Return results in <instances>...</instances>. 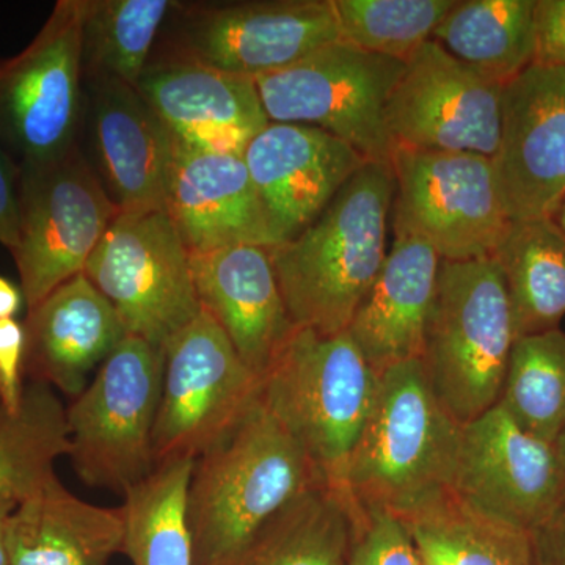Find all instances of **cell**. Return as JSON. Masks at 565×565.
<instances>
[{
	"mask_svg": "<svg viewBox=\"0 0 565 565\" xmlns=\"http://www.w3.org/2000/svg\"><path fill=\"white\" fill-rule=\"evenodd\" d=\"M396 180L366 162L299 236L269 247L297 329L345 332L385 262Z\"/></svg>",
	"mask_w": 565,
	"mask_h": 565,
	"instance_id": "6da1fadb",
	"label": "cell"
},
{
	"mask_svg": "<svg viewBox=\"0 0 565 565\" xmlns=\"http://www.w3.org/2000/svg\"><path fill=\"white\" fill-rule=\"evenodd\" d=\"M321 481L259 393L193 463L188 490L193 565H233L278 511Z\"/></svg>",
	"mask_w": 565,
	"mask_h": 565,
	"instance_id": "7a4b0ae2",
	"label": "cell"
},
{
	"mask_svg": "<svg viewBox=\"0 0 565 565\" xmlns=\"http://www.w3.org/2000/svg\"><path fill=\"white\" fill-rule=\"evenodd\" d=\"M462 424L430 388L422 360L379 375L371 414L343 479L352 501L405 516L451 493Z\"/></svg>",
	"mask_w": 565,
	"mask_h": 565,
	"instance_id": "3957f363",
	"label": "cell"
},
{
	"mask_svg": "<svg viewBox=\"0 0 565 565\" xmlns=\"http://www.w3.org/2000/svg\"><path fill=\"white\" fill-rule=\"evenodd\" d=\"M377 384L348 332L297 329L264 374L262 399L323 481L343 489Z\"/></svg>",
	"mask_w": 565,
	"mask_h": 565,
	"instance_id": "277c9868",
	"label": "cell"
},
{
	"mask_svg": "<svg viewBox=\"0 0 565 565\" xmlns=\"http://www.w3.org/2000/svg\"><path fill=\"white\" fill-rule=\"evenodd\" d=\"M514 343L494 259L441 262L422 363L435 397L457 423L475 422L500 403Z\"/></svg>",
	"mask_w": 565,
	"mask_h": 565,
	"instance_id": "5b68a950",
	"label": "cell"
},
{
	"mask_svg": "<svg viewBox=\"0 0 565 565\" xmlns=\"http://www.w3.org/2000/svg\"><path fill=\"white\" fill-rule=\"evenodd\" d=\"M163 351L126 334L66 408L68 459L85 486L125 497L154 470Z\"/></svg>",
	"mask_w": 565,
	"mask_h": 565,
	"instance_id": "8992f818",
	"label": "cell"
},
{
	"mask_svg": "<svg viewBox=\"0 0 565 565\" xmlns=\"http://www.w3.org/2000/svg\"><path fill=\"white\" fill-rule=\"evenodd\" d=\"M404 66L340 40L255 84L270 122L313 126L366 161L392 163L386 104Z\"/></svg>",
	"mask_w": 565,
	"mask_h": 565,
	"instance_id": "52a82bcc",
	"label": "cell"
},
{
	"mask_svg": "<svg viewBox=\"0 0 565 565\" xmlns=\"http://www.w3.org/2000/svg\"><path fill=\"white\" fill-rule=\"evenodd\" d=\"M84 0H58L20 54L0 58V148L18 166L79 145L85 87Z\"/></svg>",
	"mask_w": 565,
	"mask_h": 565,
	"instance_id": "ba28073f",
	"label": "cell"
},
{
	"mask_svg": "<svg viewBox=\"0 0 565 565\" xmlns=\"http://www.w3.org/2000/svg\"><path fill=\"white\" fill-rule=\"evenodd\" d=\"M20 226L11 253L28 310L84 273L120 215L81 145L51 161L20 166Z\"/></svg>",
	"mask_w": 565,
	"mask_h": 565,
	"instance_id": "9c48e42d",
	"label": "cell"
},
{
	"mask_svg": "<svg viewBox=\"0 0 565 565\" xmlns=\"http://www.w3.org/2000/svg\"><path fill=\"white\" fill-rule=\"evenodd\" d=\"M82 274L109 300L126 334L161 351L202 313L191 253L167 211L118 215Z\"/></svg>",
	"mask_w": 565,
	"mask_h": 565,
	"instance_id": "30bf717a",
	"label": "cell"
},
{
	"mask_svg": "<svg viewBox=\"0 0 565 565\" xmlns=\"http://www.w3.org/2000/svg\"><path fill=\"white\" fill-rule=\"evenodd\" d=\"M393 230L422 237L441 262L492 258L511 218L492 159L478 152L396 147Z\"/></svg>",
	"mask_w": 565,
	"mask_h": 565,
	"instance_id": "8fae6325",
	"label": "cell"
},
{
	"mask_svg": "<svg viewBox=\"0 0 565 565\" xmlns=\"http://www.w3.org/2000/svg\"><path fill=\"white\" fill-rule=\"evenodd\" d=\"M163 356L161 403L152 434L154 467L199 459L262 393V379L204 310L170 341Z\"/></svg>",
	"mask_w": 565,
	"mask_h": 565,
	"instance_id": "7c38bea8",
	"label": "cell"
},
{
	"mask_svg": "<svg viewBox=\"0 0 565 565\" xmlns=\"http://www.w3.org/2000/svg\"><path fill=\"white\" fill-rule=\"evenodd\" d=\"M340 40L333 0L210 3L185 10L173 54L255 81Z\"/></svg>",
	"mask_w": 565,
	"mask_h": 565,
	"instance_id": "4fadbf2b",
	"label": "cell"
},
{
	"mask_svg": "<svg viewBox=\"0 0 565 565\" xmlns=\"http://www.w3.org/2000/svg\"><path fill=\"white\" fill-rule=\"evenodd\" d=\"M564 492L552 445L520 429L500 404L463 424L451 493L468 511L530 537Z\"/></svg>",
	"mask_w": 565,
	"mask_h": 565,
	"instance_id": "5bb4252c",
	"label": "cell"
},
{
	"mask_svg": "<svg viewBox=\"0 0 565 565\" xmlns=\"http://www.w3.org/2000/svg\"><path fill=\"white\" fill-rule=\"evenodd\" d=\"M504 85L486 79L429 40L405 61L386 104L396 147L478 152L492 159Z\"/></svg>",
	"mask_w": 565,
	"mask_h": 565,
	"instance_id": "9a60e30c",
	"label": "cell"
},
{
	"mask_svg": "<svg viewBox=\"0 0 565 565\" xmlns=\"http://www.w3.org/2000/svg\"><path fill=\"white\" fill-rule=\"evenodd\" d=\"M498 191L515 221L556 218L565 202V68L535 62L504 85Z\"/></svg>",
	"mask_w": 565,
	"mask_h": 565,
	"instance_id": "2e32d148",
	"label": "cell"
},
{
	"mask_svg": "<svg viewBox=\"0 0 565 565\" xmlns=\"http://www.w3.org/2000/svg\"><path fill=\"white\" fill-rule=\"evenodd\" d=\"M82 129L93 172L120 214L166 211L177 145L137 87L84 79ZM81 129V131H82Z\"/></svg>",
	"mask_w": 565,
	"mask_h": 565,
	"instance_id": "e0dca14e",
	"label": "cell"
},
{
	"mask_svg": "<svg viewBox=\"0 0 565 565\" xmlns=\"http://www.w3.org/2000/svg\"><path fill=\"white\" fill-rule=\"evenodd\" d=\"M274 245L305 232L345 182L370 162L313 126L269 122L244 152Z\"/></svg>",
	"mask_w": 565,
	"mask_h": 565,
	"instance_id": "ac0fdd59",
	"label": "cell"
},
{
	"mask_svg": "<svg viewBox=\"0 0 565 565\" xmlns=\"http://www.w3.org/2000/svg\"><path fill=\"white\" fill-rule=\"evenodd\" d=\"M137 90L189 150L244 156L270 122L255 81L181 55L148 63Z\"/></svg>",
	"mask_w": 565,
	"mask_h": 565,
	"instance_id": "d6986e66",
	"label": "cell"
},
{
	"mask_svg": "<svg viewBox=\"0 0 565 565\" xmlns=\"http://www.w3.org/2000/svg\"><path fill=\"white\" fill-rule=\"evenodd\" d=\"M191 264L202 310L222 327L243 362L263 381L297 330L269 247L233 245L191 255Z\"/></svg>",
	"mask_w": 565,
	"mask_h": 565,
	"instance_id": "ffe728a7",
	"label": "cell"
},
{
	"mask_svg": "<svg viewBox=\"0 0 565 565\" xmlns=\"http://www.w3.org/2000/svg\"><path fill=\"white\" fill-rule=\"evenodd\" d=\"M24 375L65 396H79L122 338L117 311L84 274L28 310Z\"/></svg>",
	"mask_w": 565,
	"mask_h": 565,
	"instance_id": "44dd1931",
	"label": "cell"
},
{
	"mask_svg": "<svg viewBox=\"0 0 565 565\" xmlns=\"http://www.w3.org/2000/svg\"><path fill=\"white\" fill-rule=\"evenodd\" d=\"M166 211L191 255L243 244L274 247L243 156L177 145Z\"/></svg>",
	"mask_w": 565,
	"mask_h": 565,
	"instance_id": "7402d4cb",
	"label": "cell"
},
{
	"mask_svg": "<svg viewBox=\"0 0 565 565\" xmlns=\"http://www.w3.org/2000/svg\"><path fill=\"white\" fill-rule=\"evenodd\" d=\"M393 233L381 273L345 330L377 375L422 360L441 266L438 253L422 237Z\"/></svg>",
	"mask_w": 565,
	"mask_h": 565,
	"instance_id": "603a6c76",
	"label": "cell"
},
{
	"mask_svg": "<svg viewBox=\"0 0 565 565\" xmlns=\"http://www.w3.org/2000/svg\"><path fill=\"white\" fill-rule=\"evenodd\" d=\"M121 545L120 508L81 500L57 475L18 503L7 527L10 565H109Z\"/></svg>",
	"mask_w": 565,
	"mask_h": 565,
	"instance_id": "cb8c5ba5",
	"label": "cell"
},
{
	"mask_svg": "<svg viewBox=\"0 0 565 565\" xmlns=\"http://www.w3.org/2000/svg\"><path fill=\"white\" fill-rule=\"evenodd\" d=\"M492 258L503 274L515 340L559 329L565 316V233L556 218L511 221Z\"/></svg>",
	"mask_w": 565,
	"mask_h": 565,
	"instance_id": "d4e9b609",
	"label": "cell"
},
{
	"mask_svg": "<svg viewBox=\"0 0 565 565\" xmlns=\"http://www.w3.org/2000/svg\"><path fill=\"white\" fill-rule=\"evenodd\" d=\"M352 533L353 501L321 481L278 511L233 565H345Z\"/></svg>",
	"mask_w": 565,
	"mask_h": 565,
	"instance_id": "484cf974",
	"label": "cell"
},
{
	"mask_svg": "<svg viewBox=\"0 0 565 565\" xmlns=\"http://www.w3.org/2000/svg\"><path fill=\"white\" fill-rule=\"evenodd\" d=\"M535 3L456 0L433 40L486 79L509 84L537 57Z\"/></svg>",
	"mask_w": 565,
	"mask_h": 565,
	"instance_id": "4316f807",
	"label": "cell"
},
{
	"mask_svg": "<svg viewBox=\"0 0 565 565\" xmlns=\"http://www.w3.org/2000/svg\"><path fill=\"white\" fill-rule=\"evenodd\" d=\"M195 460L158 465L122 497L121 555L132 565H193L188 490Z\"/></svg>",
	"mask_w": 565,
	"mask_h": 565,
	"instance_id": "83f0119b",
	"label": "cell"
},
{
	"mask_svg": "<svg viewBox=\"0 0 565 565\" xmlns=\"http://www.w3.org/2000/svg\"><path fill=\"white\" fill-rule=\"evenodd\" d=\"M66 408L54 388L25 385L20 408H0V498L21 503L55 475V460L68 456Z\"/></svg>",
	"mask_w": 565,
	"mask_h": 565,
	"instance_id": "f1b7e54d",
	"label": "cell"
},
{
	"mask_svg": "<svg viewBox=\"0 0 565 565\" xmlns=\"http://www.w3.org/2000/svg\"><path fill=\"white\" fill-rule=\"evenodd\" d=\"M178 6L170 0H84V79L104 77L137 87L159 29Z\"/></svg>",
	"mask_w": 565,
	"mask_h": 565,
	"instance_id": "f546056e",
	"label": "cell"
},
{
	"mask_svg": "<svg viewBox=\"0 0 565 565\" xmlns=\"http://www.w3.org/2000/svg\"><path fill=\"white\" fill-rule=\"evenodd\" d=\"M401 522L423 565H533L527 535L473 514L452 493Z\"/></svg>",
	"mask_w": 565,
	"mask_h": 565,
	"instance_id": "4dcf8cb0",
	"label": "cell"
},
{
	"mask_svg": "<svg viewBox=\"0 0 565 565\" xmlns=\"http://www.w3.org/2000/svg\"><path fill=\"white\" fill-rule=\"evenodd\" d=\"M520 429L552 445L565 426V333L516 338L500 403Z\"/></svg>",
	"mask_w": 565,
	"mask_h": 565,
	"instance_id": "1f68e13d",
	"label": "cell"
},
{
	"mask_svg": "<svg viewBox=\"0 0 565 565\" xmlns=\"http://www.w3.org/2000/svg\"><path fill=\"white\" fill-rule=\"evenodd\" d=\"M456 0H333L341 40L405 62L455 7Z\"/></svg>",
	"mask_w": 565,
	"mask_h": 565,
	"instance_id": "d6a6232c",
	"label": "cell"
},
{
	"mask_svg": "<svg viewBox=\"0 0 565 565\" xmlns=\"http://www.w3.org/2000/svg\"><path fill=\"white\" fill-rule=\"evenodd\" d=\"M345 565H423L399 516L353 501V533Z\"/></svg>",
	"mask_w": 565,
	"mask_h": 565,
	"instance_id": "836d02e7",
	"label": "cell"
},
{
	"mask_svg": "<svg viewBox=\"0 0 565 565\" xmlns=\"http://www.w3.org/2000/svg\"><path fill=\"white\" fill-rule=\"evenodd\" d=\"M24 322L17 318L0 321V404L3 411L17 412L24 396Z\"/></svg>",
	"mask_w": 565,
	"mask_h": 565,
	"instance_id": "e575fe53",
	"label": "cell"
},
{
	"mask_svg": "<svg viewBox=\"0 0 565 565\" xmlns=\"http://www.w3.org/2000/svg\"><path fill=\"white\" fill-rule=\"evenodd\" d=\"M535 62L565 68V0H537L535 3Z\"/></svg>",
	"mask_w": 565,
	"mask_h": 565,
	"instance_id": "d590c367",
	"label": "cell"
},
{
	"mask_svg": "<svg viewBox=\"0 0 565 565\" xmlns=\"http://www.w3.org/2000/svg\"><path fill=\"white\" fill-rule=\"evenodd\" d=\"M20 166L0 148V244L10 253L18 247L20 226Z\"/></svg>",
	"mask_w": 565,
	"mask_h": 565,
	"instance_id": "8d00e7d4",
	"label": "cell"
},
{
	"mask_svg": "<svg viewBox=\"0 0 565 565\" xmlns=\"http://www.w3.org/2000/svg\"><path fill=\"white\" fill-rule=\"evenodd\" d=\"M527 539L533 565H565V493Z\"/></svg>",
	"mask_w": 565,
	"mask_h": 565,
	"instance_id": "74e56055",
	"label": "cell"
},
{
	"mask_svg": "<svg viewBox=\"0 0 565 565\" xmlns=\"http://www.w3.org/2000/svg\"><path fill=\"white\" fill-rule=\"evenodd\" d=\"M25 305L21 286L14 285L9 278L0 275V321L17 318Z\"/></svg>",
	"mask_w": 565,
	"mask_h": 565,
	"instance_id": "f35d334b",
	"label": "cell"
},
{
	"mask_svg": "<svg viewBox=\"0 0 565 565\" xmlns=\"http://www.w3.org/2000/svg\"><path fill=\"white\" fill-rule=\"evenodd\" d=\"M18 503L7 498H0V565H10L9 546H7V527Z\"/></svg>",
	"mask_w": 565,
	"mask_h": 565,
	"instance_id": "ab89813d",
	"label": "cell"
},
{
	"mask_svg": "<svg viewBox=\"0 0 565 565\" xmlns=\"http://www.w3.org/2000/svg\"><path fill=\"white\" fill-rule=\"evenodd\" d=\"M553 451H555L557 465H559L561 475H563L564 490H565V426L557 435L556 440L552 444ZM565 493V492H564Z\"/></svg>",
	"mask_w": 565,
	"mask_h": 565,
	"instance_id": "60d3db41",
	"label": "cell"
},
{
	"mask_svg": "<svg viewBox=\"0 0 565 565\" xmlns=\"http://www.w3.org/2000/svg\"><path fill=\"white\" fill-rule=\"evenodd\" d=\"M556 221L559 223L561 228H563L565 233V202L563 203V206H561L559 212H557Z\"/></svg>",
	"mask_w": 565,
	"mask_h": 565,
	"instance_id": "b9f144b4",
	"label": "cell"
},
{
	"mask_svg": "<svg viewBox=\"0 0 565 565\" xmlns=\"http://www.w3.org/2000/svg\"><path fill=\"white\" fill-rule=\"evenodd\" d=\"M0 408H2V404H0Z\"/></svg>",
	"mask_w": 565,
	"mask_h": 565,
	"instance_id": "7bdbcfd3",
	"label": "cell"
}]
</instances>
